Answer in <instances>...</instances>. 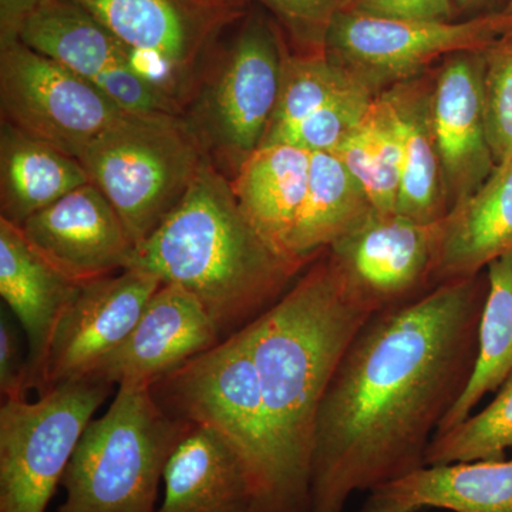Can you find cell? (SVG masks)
I'll use <instances>...</instances> for the list:
<instances>
[{
  "mask_svg": "<svg viewBox=\"0 0 512 512\" xmlns=\"http://www.w3.org/2000/svg\"><path fill=\"white\" fill-rule=\"evenodd\" d=\"M487 291V272L447 282L359 329L319 407L311 512H343L357 491L426 466L473 376Z\"/></svg>",
  "mask_w": 512,
  "mask_h": 512,
  "instance_id": "6da1fadb",
  "label": "cell"
},
{
  "mask_svg": "<svg viewBox=\"0 0 512 512\" xmlns=\"http://www.w3.org/2000/svg\"><path fill=\"white\" fill-rule=\"evenodd\" d=\"M372 315L325 249L278 302L239 330L254 360L289 512H311L319 407L343 353Z\"/></svg>",
  "mask_w": 512,
  "mask_h": 512,
  "instance_id": "7a4b0ae2",
  "label": "cell"
},
{
  "mask_svg": "<svg viewBox=\"0 0 512 512\" xmlns=\"http://www.w3.org/2000/svg\"><path fill=\"white\" fill-rule=\"evenodd\" d=\"M308 265L256 231L207 158L180 204L137 248L131 268L194 295L225 339L268 311Z\"/></svg>",
  "mask_w": 512,
  "mask_h": 512,
  "instance_id": "3957f363",
  "label": "cell"
},
{
  "mask_svg": "<svg viewBox=\"0 0 512 512\" xmlns=\"http://www.w3.org/2000/svg\"><path fill=\"white\" fill-rule=\"evenodd\" d=\"M191 426L168 413L150 386H119L109 410L84 430L56 512H157L165 468Z\"/></svg>",
  "mask_w": 512,
  "mask_h": 512,
  "instance_id": "277c9868",
  "label": "cell"
},
{
  "mask_svg": "<svg viewBox=\"0 0 512 512\" xmlns=\"http://www.w3.org/2000/svg\"><path fill=\"white\" fill-rule=\"evenodd\" d=\"M225 35V32H224ZM205 60L181 117L229 181L262 146L276 107L288 47L278 23L244 13Z\"/></svg>",
  "mask_w": 512,
  "mask_h": 512,
  "instance_id": "5b68a950",
  "label": "cell"
},
{
  "mask_svg": "<svg viewBox=\"0 0 512 512\" xmlns=\"http://www.w3.org/2000/svg\"><path fill=\"white\" fill-rule=\"evenodd\" d=\"M175 417L214 430L247 478L251 512H289L254 360L241 332L151 386Z\"/></svg>",
  "mask_w": 512,
  "mask_h": 512,
  "instance_id": "8992f818",
  "label": "cell"
},
{
  "mask_svg": "<svg viewBox=\"0 0 512 512\" xmlns=\"http://www.w3.org/2000/svg\"><path fill=\"white\" fill-rule=\"evenodd\" d=\"M207 158L180 114L128 111L77 156L137 248L180 204Z\"/></svg>",
  "mask_w": 512,
  "mask_h": 512,
  "instance_id": "52a82bcc",
  "label": "cell"
},
{
  "mask_svg": "<svg viewBox=\"0 0 512 512\" xmlns=\"http://www.w3.org/2000/svg\"><path fill=\"white\" fill-rule=\"evenodd\" d=\"M114 386L92 379L60 384L30 402L0 407V512H46L94 413Z\"/></svg>",
  "mask_w": 512,
  "mask_h": 512,
  "instance_id": "ba28073f",
  "label": "cell"
},
{
  "mask_svg": "<svg viewBox=\"0 0 512 512\" xmlns=\"http://www.w3.org/2000/svg\"><path fill=\"white\" fill-rule=\"evenodd\" d=\"M110 30L150 82L183 111L205 60L248 0H73Z\"/></svg>",
  "mask_w": 512,
  "mask_h": 512,
  "instance_id": "9c48e42d",
  "label": "cell"
},
{
  "mask_svg": "<svg viewBox=\"0 0 512 512\" xmlns=\"http://www.w3.org/2000/svg\"><path fill=\"white\" fill-rule=\"evenodd\" d=\"M512 32L503 12L454 20L389 19L340 10L326 37L325 53L376 94L420 76L431 63L477 52Z\"/></svg>",
  "mask_w": 512,
  "mask_h": 512,
  "instance_id": "30bf717a",
  "label": "cell"
},
{
  "mask_svg": "<svg viewBox=\"0 0 512 512\" xmlns=\"http://www.w3.org/2000/svg\"><path fill=\"white\" fill-rule=\"evenodd\" d=\"M2 120L77 158L126 111L69 69L16 40L0 46Z\"/></svg>",
  "mask_w": 512,
  "mask_h": 512,
  "instance_id": "8fae6325",
  "label": "cell"
},
{
  "mask_svg": "<svg viewBox=\"0 0 512 512\" xmlns=\"http://www.w3.org/2000/svg\"><path fill=\"white\" fill-rule=\"evenodd\" d=\"M446 218L421 224L397 212H373L328 249L346 281L373 313L400 308L437 288Z\"/></svg>",
  "mask_w": 512,
  "mask_h": 512,
  "instance_id": "7c38bea8",
  "label": "cell"
},
{
  "mask_svg": "<svg viewBox=\"0 0 512 512\" xmlns=\"http://www.w3.org/2000/svg\"><path fill=\"white\" fill-rule=\"evenodd\" d=\"M19 40L82 77L128 113L180 114L137 69L120 40L73 0H45L23 23Z\"/></svg>",
  "mask_w": 512,
  "mask_h": 512,
  "instance_id": "4fadbf2b",
  "label": "cell"
},
{
  "mask_svg": "<svg viewBox=\"0 0 512 512\" xmlns=\"http://www.w3.org/2000/svg\"><path fill=\"white\" fill-rule=\"evenodd\" d=\"M161 285L137 268L77 285L50 343L37 396L89 376L130 335Z\"/></svg>",
  "mask_w": 512,
  "mask_h": 512,
  "instance_id": "5bb4252c",
  "label": "cell"
},
{
  "mask_svg": "<svg viewBox=\"0 0 512 512\" xmlns=\"http://www.w3.org/2000/svg\"><path fill=\"white\" fill-rule=\"evenodd\" d=\"M484 50L447 56L431 86V128L448 214L485 184L495 164L483 103Z\"/></svg>",
  "mask_w": 512,
  "mask_h": 512,
  "instance_id": "9a60e30c",
  "label": "cell"
},
{
  "mask_svg": "<svg viewBox=\"0 0 512 512\" xmlns=\"http://www.w3.org/2000/svg\"><path fill=\"white\" fill-rule=\"evenodd\" d=\"M29 244L74 284L131 268L137 245L92 183L64 195L20 227Z\"/></svg>",
  "mask_w": 512,
  "mask_h": 512,
  "instance_id": "2e32d148",
  "label": "cell"
},
{
  "mask_svg": "<svg viewBox=\"0 0 512 512\" xmlns=\"http://www.w3.org/2000/svg\"><path fill=\"white\" fill-rule=\"evenodd\" d=\"M224 339L204 305L178 285L163 284L119 348L87 379L110 386H153ZM86 379V377H84Z\"/></svg>",
  "mask_w": 512,
  "mask_h": 512,
  "instance_id": "e0dca14e",
  "label": "cell"
},
{
  "mask_svg": "<svg viewBox=\"0 0 512 512\" xmlns=\"http://www.w3.org/2000/svg\"><path fill=\"white\" fill-rule=\"evenodd\" d=\"M77 285L29 244L22 229L0 218V295L28 340V392H39L50 343Z\"/></svg>",
  "mask_w": 512,
  "mask_h": 512,
  "instance_id": "ac0fdd59",
  "label": "cell"
},
{
  "mask_svg": "<svg viewBox=\"0 0 512 512\" xmlns=\"http://www.w3.org/2000/svg\"><path fill=\"white\" fill-rule=\"evenodd\" d=\"M512 512V458L424 466L370 491L360 512Z\"/></svg>",
  "mask_w": 512,
  "mask_h": 512,
  "instance_id": "d6986e66",
  "label": "cell"
},
{
  "mask_svg": "<svg viewBox=\"0 0 512 512\" xmlns=\"http://www.w3.org/2000/svg\"><path fill=\"white\" fill-rule=\"evenodd\" d=\"M157 512H251V494L237 457L210 427L192 424L164 473Z\"/></svg>",
  "mask_w": 512,
  "mask_h": 512,
  "instance_id": "ffe728a7",
  "label": "cell"
},
{
  "mask_svg": "<svg viewBox=\"0 0 512 512\" xmlns=\"http://www.w3.org/2000/svg\"><path fill=\"white\" fill-rule=\"evenodd\" d=\"M512 252V160L497 165L483 187L446 218L436 286L476 278Z\"/></svg>",
  "mask_w": 512,
  "mask_h": 512,
  "instance_id": "44dd1931",
  "label": "cell"
},
{
  "mask_svg": "<svg viewBox=\"0 0 512 512\" xmlns=\"http://www.w3.org/2000/svg\"><path fill=\"white\" fill-rule=\"evenodd\" d=\"M433 80L417 76L380 92L392 109L402 153L397 214L421 224L447 218L436 141L431 128Z\"/></svg>",
  "mask_w": 512,
  "mask_h": 512,
  "instance_id": "7402d4cb",
  "label": "cell"
},
{
  "mask_svg": "<svg viewBox=\"0 0 512 512\" xmlns=\"http://www.w3.org/2000/svg\"><path fill=\"white\" fill-rule=\"evenodd\" d=\"M309 167V151L272 144L259 147L229 181L239 207L256 231L292 259L296 258L288 251L289 235L305 198Z\"/></svg>",
  "mask_w": 512,
  "mask_h": 512,
  "instance_id": "603a6c76",
  "label": "cell"
},
{
  "mask_svg": "<svg viewBox=\"0 0 512 512\" xmlns=\"http://www.w3.org/2000/svg\"><path fill=\"white\" fill-rule=\"evenodd\" d=\"M89 183L77 158L2 120L0 218L22 227L32 215Z\"/></svg>",
  "mask_w": 512,
  "mask_h": 512,
  "instance_id": "cb8c5ba5",
  "label": "cell"
},
{
  "mask_svg": "<svg viewBox=\"0 0 512 512\" xmlns=\"http://www.w3.org/2000/svg\"><path fill=\"white\" fill-rule=\"evenodd\" d=\"M375 211L363 185L338 156L311 153L308 187L289 235V254L312 262Z\"/></svg>",
  "mask_w": 512,
  "mask_h": 512,
  "instance_id": "d4e9b609",
  "label": "cell"
},
{
  "mask_svg": "<svg viewBox=\"0 0 512 512\" xmlns=\"http://www.w3.org/2000/svg\"><path fill=\"white\" fill-rule=\"evenodd\" d=\"M487 281L476 367L466 392L440 424L437 434L467 420L484 396L497 392L512 372V252L487 266Z\"/></svg>",
  "mask_w": 512,
  "mask_h": 512,
  "instance_id": "484cf974",
  "label": "cell"
},
{
  "mask_svg": "<svg viewBox=\"0 0 512 512\" xmlns=\"http://www.w3.org/2000/svg\"><path fill=\"white\" fill-rule=\"evenodd\" d=\"M363 185L377 212H396L402 153L392 109L377 94L359 126L333 151Z\"/></svg>",
  "mask_w": 512,
  "mask_h": 512,
  "instance_id": "4316f807",
  "label": "cell"
},
{
  "mask_svg": "<svg viewBox=\"0 0 512 512\" xmlns=\"http://www.w3.org/2000/svg\"><path fill=\"white\" fill-rule=\"evenodd\" d=\"M356 82L360 80L326 53H291L288 50L274 116L262 146L281 143L299 123Z\"/></svg>",
  "mask_w": 512,
  "mask_h": 512,
  "instance_id": "83f0119b",
  "label": "cell"
},
{
  "mask_svg": "<svg viewBox=\"0 0 512 512\" xmlns=\"http://www.w3.org/2000/svg\"><path fill=\"white\" fill-rule=\"evenodd\" d=\"M508 448H512V372L484 410L434 437L427 450L426 466L500 460Z\"/></svg>",
  "mask_w": 512,
  "mask_h": 512,
  "instance_id": "f1b7e54d",
  "label": "cell"
},
{
  "mask_svg": "<svg viewBox=\"0 0 512 512\" xmlns=\"http://www.w3.org/2000/svg\"><path fill=\"white\" fill-rule=\"evenodd\" d=\"M376 96L365 83H353L299 123L279 144H289L309 153H333L359 126Z\"/></svg>",
  "mask_w": 512,
  "mask_h": 512,
  "instance_id": "f546056e",
  "label": "cell"
},
{
  "mask_svg": "<svg viewBox=\"0 0 512 512\" xmlns=\"http://www.w3.org/2000/svg\"><path fill=\"white\" fill-rule=\"evenodd\" d=\"M483 103L495 164L512 160V32L484 50Z\"/></svg>",
  "mask_w": 512,
  "mask_h": 512,
  "instance_id": "4dcf8cb0",
  "label": "cell"
},
{
  "mask_svg": "<svg viewBox=\"0 0 512 512\" xmlns=\"http://www.w3.org/2000/svg\"><path fill=\"white\" fill-rule=\"evenodd\" d=\"M251 2V0H249ZM284 29L295 53H325L326 37L345 0H255Z\"/></svg>",
  "mask_w": 512,
  "mask_h": 512,
  "instance_id": "1f68e13d",
  "label": "cell"
},
{
  "mask_svg": "<svg viewBox=\"0 0 512 512\" xmlns=\"http://www.w3.org/2000/svg\"><path fill=\"white\" fill-rule=\"evenodd\" d=\"M342 9L377 18L417 20H453L456 10L451 0H345Z\"/></svg>",
  "mask_w": 512,
  "mask_h": 512,
  "instance_id": "d6a6232c",
  "label": "cell"
},
{
  "mask_svg": "<svg viewBox=\"0 0 512 512\" xmlns=\"http://www.w3.org/2000/svg\"><path fill=\"white\" fill-rule=\"evenodd\" d=\"M0 392L3 400L28 397V356L5 315L0 320Z\"/></svg>",
  "mask_w": 512,
  "mask_h": 512,
  "instance_id": "836d02e7",
  "label": "cell"
},
{
  "mask_svg": "<svg viewBox=\"0 0 512 512\" xmlns=\"http://www.w3.org/2000/svg\"><path fill=\"white\" fill-rule=\"evenodd\" d=\"M45 0H0V46L19 40L25 20Z\"/></svg>",
  "mask_w": 512,
  "mask_h": 512,
  "instance_id": "e575fe53",
  "label": "cell"
},
{
  "mask_svg": "<svg viewBox=\"0 0 512 512\" xmlns=\"http://www.w3.org/2000/svg\"><path fill=\"white\" fill-rule=\"evenodd\" d=\"M453 2L454 9H468L483 2V0H451Z\"/></svg>",
  "mask_w": 512,
  "mask_h": 512,
  "instance_id": "d590c367",
  "label": "cell"
},
{
  "mask_svg": "<svg viewBox=\"0 0 512 512\" xmlns=\"http://www.w3.org/2000/svg\"><path fill=\"white\" fill-rule=\"evenodd\" d=\"M503 13L508 18H512V0H508L507 6H505Z\"/></svg>",
  "mask_w": 512,
  "mask_h": 512,
  "instance_id": "8d00e7d4",
  "label": "cell"
},
{
  "mask_svg": "<svg viewBox=\"0 0 512 512\" xmlns=\"http://www.w3.org/2000/svg\"><path fill=\"white\" fill-rule=\"evenodd\" d=\"M248 2H249V0H248Z\"/></svg>",
  "mask_w": 512,
  "mask_h": 512,
  "instance_id": "74e56055",
  "label": "cell"
}]
</instances>
